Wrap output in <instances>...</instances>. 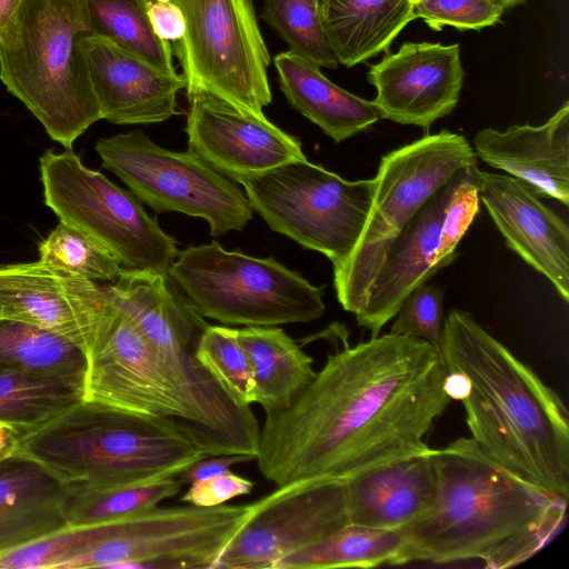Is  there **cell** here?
<instances>
[{"instance_id": "obj_39", "label": "cell", "mask_w": 569, "mask_h": 569, "mask_svg": "<svg viewBox=\"0 0 569 569\" xmlns=\"http://www.w3.org/2000/svg\"><path fill=\"white\" fill-rule=\"evenodd\" d=\"M146 12L156 34L177 42L184 32V20L177 4L169 0H146Z\"/></svg>"}, {"instance_id": "obj_15", "label": "cell", "mask_w": 569, "mask_h": 569, "mask_svg": "<svg viewBox=\"0 0 569 569\" xmlns=\"http://www.w3.org/2000/svg\"><path fill=\"white\" fill-rule=\"evenodd\" d=\"M110 300L86 351L83 400L164 421L194 442L177 389L131 318Z\"/></svg>"}, {"instance_id": "obj_6", "label": "cell", "mask_w": 569, "mask_h": 569, "mask_svg": "<svg viewBox=\"0 0 569 569\" xmlns=\"http://www.w3.org/2000/svg\"><path fill=\"white\" fill-rule=\"evenodd\" d=\"M110 298L134 322L177 389L206 453L233 450L254 433L258 420L197 359L208 322L169 273L123 269L104 284Z\"/></svg>"}, {"instance_id": "obj_28", "label": "cell", "mask_w": 569, "mask_h": 569, "mask_svg": "<svg viewBox=\"0 0 569 569\" xmlns=\"http://www.w3.org/2000/svg\"><path fill=\"white\" fill-rule=\"evenodd\" d=\"M402 545L399 530L348 525L278 561L274 569L372 568L392 565Z\"/></svg>"}, {"instance_id": "obj_9", "label": "cell", "mask_w": 569, "mask_h": 569, "mask_svg": "<svg viewBox=\"0 0 569 569\" xmlns=\"http://www.w3.org/2000/svg\"><path fill=\"white\" fill-rule=\"evenodd\" d=\"M44 203L60 222L109 251L122 269L168 273L179 250L132 193L86 167L72 151L39 159Z\"/></svg>"}, {"instance_id": "obj_33", "label": "cell", "mask_w": 569, "mask_h": 569, "mask_svg": "<svg viewBox=\"0 0 569 569\" xmlns=\"http://www.w3.org/2000/svg\"><path fill=\"white\" fill-rule=\"evenodd\" d=\"M38 251L39 261L97 282H113L123 270L101 244L63 222L39 243Z\"/></svg>"}, {"instance_id": "obj_23", "label": "cell", "mask_w": 569, "mask_h": 569, "mask_svg": "<svg viewBox=\"0 0 569 569\" xmlns=\"http://www.w3.org/2000/svg\"><path fill=\"white\" fill-rule=\"evenodd\" d=\"M68 488L19 456L0 463V555L68 527Z\"/></svg>"}, {"instance_id": "obj_29", "label": "cell", "mask_w": 569, "mask_h": 569, "mask_svg": "<svg viewBox=\"0 0 569 569\" xmlns=\"http://www.w3.org/2000/svg\"><path fill=\"white\" fill-rule=\"evenodd\" d=\"M26 371L70 377L84 382L87 358L82 349L38 327L0 320V372Z\"/></svg>"}, {"instance_id": "obj_19", "label": "cell", "mask_w": 569, "mask_h": 569, "mask_svg": "<svg viewBox=\"0 0 569 569\" xmlns=\"http://www.w3.org/2000/svg\"><path fill=\"white\" fill-rule=\"evenodd\" d=\"M479 201L507 246L569 301V227L528 183L478 170Z\"/></svg>"}, {"instance_id": "obj_36", "label": "cell", "mask_w": 569, "mask_h": 569, "mask_svg": "<svg viewBox=\"0 0 569 569\" xmlns=\"http://www.w3.org/2000/svg\"><path fill=\"white\" fill-rule=\"evenodd\" d=\"M443 293L423 283L403 300L390 328V333L421 339L440 349L443 331Z\"/></svg>"}, {"instance_id": "obj_2", "label": "cell", "mask_w": 569, "mask_h": 569, "mask_svg": "<svg viewBox=\"0 0 569 569\" xmlns=\"http://www.w3.org/2000/svg\"><path fill=\"white\" fill-rule=\"evenodd\" d=\"M438 491L432 508L401 528L392 565L479 559L516 566L560 529L568 501L512 475L471 438L435 449Z\"/></svg>"}, {"instance_id": "obj_20", "label": "cell", "mask_w": 569, "mask_h": 569, "mask_svg": "<svg viewBox=\"0 0 569 569\" xmlns=\"http://www.w3.org/2000/svg\"><path fill=\"white\" fill-rule=\"evenodd\" d=\"M101 118L117 124H147L177 113L183 74L167 73L99 34L81 41Z\"/></svg>"}, {"instance_id": "obj_44", "label": "cell", "mask_w": 569, "mask_h": 569, "mask_svg": "<svg viewBox=\"0 0 569 569\" xmlns=\"http://www.w3.org/2000/svg\"><path fill=\"white\" fill-rule=\"evenodd\" d=\"M501 4L505 9L516 7L518 4L523 3L526 0H493Z\"/></svg>"}, {"instance_id": "obj_3", "label": "cell", "mask_w": 569, "mask_h": 569, "mask_svg": "<svg viewBox=\"0 0 569 569\" xmlns=\"http://www.w3.org/2000/svg\"><path fill=\"white\" fill-rule=\"evenodd\" d=\"M447 371L469 382L461 401L471 439L498 465L548 493L569 498V416L558 393L462 310L443 322Z\"/></svg>"}, {"instance_id": "obj_45", "label": "cell", "mask_w": 569, "mask_h": 569, "mask_svg": "<svg viewBox=\"0 0 569 569\" xmlns=\"http://www.w3.org/2000/svg\"><path fill=\"white\" fill-rule=\"evenodd\" d=\"M305 1L315 8L319 7V0H305Z\"/></svg>"}, {"instance_id": "obj_43", "label": "cell", "mask_w": 569, "mask_h": 569, "mask_svg": "<svg viewBox=\"0 0 569 569\" xmlns=\"http://www.w3.org/2000/svg\"><path fill=\"white\" fill-rule=\"evenodd\" d=\"M23 0H0V39Z\"/></svg>"}, {"instance_id": "obj_13", "label": "cell", "mask_w": 569, "mask_h": 569, "mask_svg": "<svg viewBox=\"0 0 569 569\" xmlns=\"http://www.w3.org/2000/svg\"><path fill=\"white\" fill-rule=\"evenodd\" d=\"M184 32L174 42L186 90L201 89L258 116L272 101L270 54L251 0H169Z\"/></svg>"}, {"instance_id": "obj_26", "label": "cell", "mask_w": 569, "mask_h": 569, "mask_svg": "<svg viewBox=\"0 0 569 569\" xmlns=\"http://www.w3.org/2000/svg\"><path fill=\"white\" fill-rule=\"evenodd\" d=\"M236 336L248 355L256 403L264 413L286 408L313 379L312 358L278 327H244Z\"/></svg>"}, {"instance_id": "obj_16", "label": "cell", "mask_w": 569, "mask_h": 569, "mask_svg": "<svg viewBox=\"0 0 569 569\" xmlns=\"http://www.w3.org/2000/svg\"><path fill=\"white\" fill-rule=\"evenodd\" d=\"M110 303L104 284L39 260L0 266V320L56 333L84 353Z\"/></svg>"}, {"instance_id": "obj_37", "label": "cell", "mask_w": 569, "mask_h": 569, "mask_svg": "<svg viewBox=\"0 0 569 569\" xmlns=\"http://www.w3.org/2000/svg\"><path fill=\"white\" fill-rule=\"evenodd\" d=\"M506 9L493 0H415L413 13L430 29L445 26L458 30H481L500 21Z\"/></svg>"}, {"instance_id": "obj_22", "label": "cell", "mask_w": 569, "mask_h": 569, "mask_svg": "<svg viewBox=\"0 0 569 569\" xmlns=\"http://www.w3.org/2000/svg\"><path fill=\"white\" fill-rule=\"evenodd\" d=\"M350 523L400 530L426 515L438 491L435 449L415 453L346 481Z\"/></svg>"}, {"instance_id": "obj_11", "label": "cell", "mask_w": 569, "mask_h": 569, "mask_svg": "<svg viewBox=\"0 0 569 569\" xmlns=\"http://www.w3.org/2000/svg\"><path fill=\"white\" fill-rule=\"evenodd\" d=\"M475 164L469 141L448 130L381 158L362 233L347 261L333 269L337 298L346 311L355 312L367 272L382 248L457 173Z\"/></svg>"}, {"instance_id": "obj_42", "label": "cell", "mask_w": 569, "mask_h": 569, "mask_svg": "<svg viewBox=\"0 0 569 569\" xmlns=\"http://www.w3.org/2000/svg\"><path fill=\"white\" fill-rule=\"evenodd\" d=\"M20 439L19 431L0 422V463L17 455Z\"/></svg>"}, {"instance_id": "obj_25", "label": "cell", "mask_w": 569, "mask_h": 569, "mask_svg": "<svg viewBox=\"0 0 569 569\" xmlns=\"http://www.w3.org/2000/svg\"><path fill=\"white\" fill-rule=\"evenodd\" d=\"M318 10L337 61L348 68L387 52L416 19L411 0H319Z\"/></svg>"}, {"instance_id": "obj_46", "label": "cell", "mask_w": 569, "mask_h": 569, "mask_svg": "<svg viewBox=\"0 0 569 569\" xmlns=\"http://www.w3.org/2000/svg\"><path fill=\"white\" fill-rule=\"evenodd\" d=\"M411 1L413 2L415 0H411Z\"/></svg>"}, {"instance_id": "obj_7", "label": "cell", "mask_w": 569, "mask_h": 569, "mask_svg": "<svg viewBox=\"0 0 569 569\" xmlns=\"http://www.w3.org/2000/svg\"><path fill=\"white\" fill-rule=\"evenodd\" d=\"M168 273L203 318L223 325L308 323L326 312L322 288L274 258L227 251L214 241L179 251Z\"/></svg>"}, {"instance_id": "obj_10", "label": "cell", "mask_w": 569, "mask_h": 569, "mask_svg": "<svg viewBox=\"0 0 569 569\" xmlns=\"http://www.w3.org/2000/svg\"><path fill=\"white\" fill-rule=\"evenodd\" d=\"M477 164L457 173L382 248L365 278L353 312L371 337L396 316L403 300L457 256L479 212Z\"/></svg>"}, {"instance_id": "obj_35", "label": "cell", "mask_w": 569, "mask_h": 569, "mask_svg": "<svg viewBox=\"0 0 569 569\" xmlns=\"http://www.w3.org/2000/svg\"><path fill=\"white\" fill-rule=\"evenodd\" d=\"M101 535V525L66 527L0 555V569H59L89 548Z\"/></svg>"}, {"instance_id": "obj_21", "label": "cell", "mask_w": 569, "mask_h": 569, "mask_svg": "<svg viewBox=\"0 0 569 569\" xmlns=\"http://www.w3.org/2000/svg\"><path fill=\"white\" fill-rule=\"evenodd\" d=\"M473 151L490 167L517 178L539 194L569 204V102L543 124L485 128Z\"/></svg>"}, {"instance_id": "obj_30", "label": "cell", "mask_w": 569, "mask_h": 569, "mask_svg": "<svg viewBox=\"0 0 569 569\" xmlns=\"http://www.w3.org/2000/svg\"><path fill=\"white\" fill-rule=\"evenodd\" d=\"M181 486L177 477H169L110 487H67L66 520L69 527L117 521L176 497Z\"/></svg>"}, {"instance_id": "obj_1", "label": "cell", "mask_w": 569, "mask_h": 569, "mask_svg": "<svg viewBox=\"0 0 569 569\" xmlns=\"http://www.w3.org/2000/svg\"><path fill=\"white\" fill-rule=\"evenodd\" d=\"M440 351L386 333L328 355L283 409L266 413L256 461L277 487L349 479L430 448L425 441L451 399Z\"/></svg>"}, {"instance_id": "obj_32", "label": "cell", "mask_w": 569, "mask_h": 569, "mask_svg": "<svg viewBox=\"0 0 569 569\" xmlns=\"http://www.w3.org/2000/svg\"><path fill=\"white\" fill-rule=\"evenodd\" d=\"M261 18L287 42L291 52L319 67H338L318 8L305 0H264Z\"/></svg>"}, {"instance_id": "obj_5", "label": "cell", "mask_w": 569, "mask_h": 569, "mask_svg": "<svg viewBox=\"0 0 569 569\" xmlns=\"http://www.w3.org/2000/svg\"><path fill=\"white\" fill-rule=\"evenodd\" d=\"M87 0H23L0 39V79L49 137L72 149L102 119L81 47Z\"/></svg>"}, {"instance_id": "obj_8", "label": "cell", "mask_w": 569, "mask_h": 569, "mask_svg": "<svg viewBox=\"0 0 569 569\" xmlns=\"http://www.w3.org/2000/svg\"><path fill=\"white\" fill-rule=\"evenodd\" d=\"M240 183L252 210L272 231L323 254L333 269L355 249L375 191V179L346 180L308 159L286 162Z\"/></svg>"}, {"instance_id": "obj_34", "label": "cell", "mask_w": 569, "mask_h": 569, "mask_svg": "<svg viewBox=\"0 0 569 569\" xmlns=\"http://www.w3.org/2000/svg\"><path fill=\"white\" fill-rule=\"evenodd\" d=\"M201 365L241 403H256V382L248 355L239 343L236 329L210 326L196 349Z\"/></svg>"}, {"instance_id": "obj_38", "label": "cell", "mask_w": 569, "mask_h": 569, "mask_svg": "<svg viewBox=\"0 0 569 569\" xmlns=\"http://www.w3.org/2000/svg\"><path fill=\"white\" fill-rule=\"evenodd\" d=\"M253 487V481L230 470L210 479L191 482L180 499L196 507H216L236 497L249 495Z\"/></svg>"}, {"instance_id": "obj_17", "label": "cell", "mask_w": 569, "mask_h": 569, "mask_svg": "<svg viewBox=\"0 0 569 569\" xmlns=\"http://www.w3.org/2000/svg\"><path fill=\"white\" fill-rule=\"evenodd\" d=\"M189 149L240 183L286 162L305 160L301 142L269 121L208 91L187 92Z\"/></svg>"}, {"instance_id": "obj_14", "label": "cell", "mask_w": 569, "mask_h": 569, "mask_svg": "<svg viewBox=\"0 0 569 569\" xmlns=\"http://www.w3.org/2000/svg\"><path fill=\"white\" fill-rule=\"evenodd\" d=\"M249 503L212 569H274L282 558L350 525L346 481L307 478Z\"/></svg>"}, {"instance_id": "obj_12", "label": "cell", "mask_w": 569, "mask_h": 569, "mask_svg": "<svg viewBox=\"0 0 569 569\" xmlns=\"http://www.w3.org/2000/svg\"><path fill=\"white\" fill-rule=\"evenodd\" d=\"M102 167L156 212H180L207 221L212 237L242 230L253 210L242 190L199 154L156 144L140 130L101 138Z\"/></svg>"}, {"instance_id": "obj_31", "label": "cell", "mask_w": 569, "mask_h": 569, "mask_svg": "<svg viewBox=\"0 0 569 569\" xmlns=\"http://www.w3.org/2000/svg\"><path fill=\"white\" fill-rule=\"evenodd\" d=\"M146 0H87L94 34L102 36L159 70L177 73L170 43L153 31Z\"/></svg>"}, {"instance_id": "obj_27", "label": "cell", "mask_w": 569, "mask_h": 569, "mask_svg": "<svg viewBox=\"0 0 569 569\" xmlns=\"http://www.w3.org/2000/svg\"><path fill=\"white\" fill-rule=\"evenodd\" d=\"M84 382L26 371L0 372V422L21 436L38 430L83 400Z\"/></svg>"}, {"instance_id": "obj_24", "label": "cell", "mask_w": 569, "mask_h": 569, "mask_svg": "<svg viewBox=\"0 0 569 569\" xmlns=\"http://www.w3.org/2000/svg\"><path fill=\"white\" fill-rule=\"evenodd\" d=\"M273 63L290 106L335 142L363 132L381 119L372 101L335 84L319 66L290 50L278 53Z\"/></svg>"}, {"instance_id": "obj_18", "label": "cell", "mask_w": 569, "mask_h": 569, "mask_svg": "<svg viewBox=\"0 0 569 569\" xmlns=\"http://www.w3.org/2000/svg\"><path fill=\"white\" fill-rule=\"evenodd\" d=\"M458 43L405 42L368 71L381 119L428 131L457 106L463 84Z\"/></svg>"}, {"instance_id": "obj_4", "label": "cell", "mask_w": 569, "mask_h": 569, "mask_svg": "<svg viewBox=\"0 0 569 569\" xmlns=\"http://www.w3.org/2000/svg\"><path fill=\"white\" fill-rule=\"evenodd\" d=\"M16 456L39 463L67 487L177 477L206 457L170 423L89 400L21 436Z\"/></svg>"}, {"instance_id": "obj_40", "label": "cell", "mask_w": 569, "mask_h": 569, "mask_svg": "<svg viewBox=\"0 0 569 569\" xmlns=\"http://www.w3.org/2000/svg\"><path fill=\"white\" fill-rule=\"evenodd\" d=\"M249 461L252 459L239 455L206 456L182 470L177 478L182 485H190L223 475L230 471L232 466Z\"/></svg>"}, {"instance_id": "obj_41", "label": "cell", "mask_w": 569, "mask_h": 569, "mask_svg": "<svg viewBox=\"0 0 569 569\" xmlns=\"http://www.w3.org/2000/svg\"><path fill=\"white\" fill-rule=\"evenodd\" d=\"M443 387L451 400L462 401L469 393L470 382L461 372L447 371Z\"/></svg>"}]
</instances>
